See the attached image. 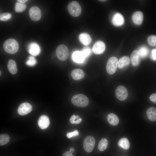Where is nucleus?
I'll return each mask as SVG.
<instances>
[{
    "label": "nucleus",
    "instance_id": "1",
    "mask_svg": "<svg viewBox=\"0 0 156 156\" xmlns=\"http://www.w3.org/2000/svg\"><path fill=\"white\" fill-rule=\"evenodd\" d=\"M3 47L5 51L10 54L16 53L19 49L18 42L13 38L5 40L4 43Z\"/></svg>",
    "mask_w": 156,
    "mask_h": 156
},
{
    "label": "nucleus",
    "instance_id": "2",
    "mask_svg": "<svg viewBox=\"0 0 156 156\" xmlns=\"http://www.w3.org/2000/svg\"><path fill=\"white\" fill-rule=\"evenodd\" d=\"M71 101L74 105L81 107H86L89 103L88 98L82 94H78L73 96L71 98Z\"/></svg>",
    "mask_w": 156,
    "mask_h": 156
},
{
    "label": "nucleus",
    "instance_id": "3",
    "mask_svg": "<svg viewBox=\"0 0 156 156\" xmlns=\"http://www.w3.org/2000/svg\"><path fill=\"white\" fill-rule=\"evenodd\" d=\"M67 8L70 14L75 17L79 16L81 12V7L76 1L70 2L68 5Z\"/></svg>",
    "mask_w": 156,
    "mask_h": 156
},
{
    "label": "nucleus",
    "instance_id": "4",
    "mask_svg": "<svg viewBox=\"0 0 156 156\" xmlns=\"http://www.w3.org/2000/svg\"><path fill=\"white\" fill-rule=\"evenodd\" d=\"M56 52L57 58L60 60L65 61L68 57V49L64 45L60 44L56 48Z\"/></svg>",
    "mask_w": 156,
    "mask_h": 156
},
{
    "label": "nucleus",
    "instance_id": "5",
    "mask_svg": "<svg viewBox=\"0 0 156 156\" xmlns=\"http://www.w3.org/2000/svg\"><path fill=\"white\" fill-rule=\"evenodd\" d=\"M118 60L117 57H112L107 61L106 70L107 73L110 75L114 73L118 66Z\"/></svg>",
    "mask_w": 156,
    "mask_h": 156
},
{
    "label": "nucleus",
    "instance_id": "6",
    "mask_svg": "<svg viewBox=\"0 0 156 156\" xmlns=\"http://www.w3.org/2000/svg\"><path fill=\"white\" fill-rule=\"evenodd\" d=\"M95 143L94 138L92 136H87L84 140L83 147L85 151L90 153L93 150Z\"/></svg>",
    "mask_w": 156,
    "mask_h": 156
},
{
    "label": "nucleus",
    "instance_id": "7",
    "mask_svg": "<svg viewBox=\"0 0 156 156\" xmlns=\"http://www.w3.org/2000/svg\"><path fill=\"white\" fill-rule=\"evenodd\" d=\"M115 94L117 98L120 101L125 100L128 95L127 89L122 86H120L117 87L115 90Z\"/></svg>",
    "mask_w": 156,
    "mask_h": 156
},
{
    "label": "nucleus",
    "instance_id": "8",
    "mask_svg": "<svg viewBox=\"0 0 156 156\" xmlns=\"http://www.w3.org/2000/svg\"><path fill=\"white\" fill-rule=\"evenodd\" d=\"M29 14L31 19L34 21L39 20L41 18V13L40 8L37 6H32L30 8Z\"/></svg>",
    "mask_w": 156,
    "mask_h": 156
},
{
    "label": "nucleus",
    "instance_id": "9",
    "mask_svg": "<svg viewBox=\"0 0 156 156\" xmlns=\"http://www.w3.org/2000/svg\"><path fill=\"white\" fill-rule=\"evenodd\" d=\"M32 109V107L30 104L27 103H24L19 106L17 111L20 115L23 116L29 113Z\"/></svg>",
    "mask_w": 156,
    "mask_h": 156
},
{
    "label": "nucleus",
    "instance_id": "10",
    "mask_svg": "<svg viewBox=\"0 0 156 156\" xmlns=\"http://www.w3.org/2000/svg\"><path fill=\"white\" fill-rule=\"evenodd\" d=\"M105 46L104 43L101 41H98L95 43L93 45L92 50L96 54H101L105 51Z\"/></svg>",
    "mask_w": 156,
    "mask_h": 156
},
{
    "label": "nucleus",
    "instance_id": "11",
    "mask_svg": "<svg viewBox=\"0 0 156 156\" xmlns=\"http://www.w3.org/2000/svg\"><path fill=\"white\" fill-rule=\"evenodd\" d=\"M50 124V121L48 116L46 115H42L38 120V125L42 129H44L47 128Z\"/></svg>",
    "mask_w": 156,
    "mask_h": 156
},
{
    "label": "nucleus",
    "instance_id": "12",
    "mask_svg": "<svg viewBox=\"0 0 156 156\" xmlns=\"http://www.w3.org/2000/svg\"><path fill=\"white\" fill-rule=\"evenodd\" d=\"M28 50L29 53L33 56H37L40 53V49L39 46L36 43H31L29 46Z\"/></svg>",
    "mask_w": 156,
    "mask_h": 156
},
{
    "label": "nucleus",
    "instance_id": "13",
    "mask_svg": "<svg viewBox=\"0 0 156 156\" xmlns=\"http://www.w3.org/2000/svg\"><path fill=\"white\" fill-rule=\"evenodd\" d=\"M124 20L122 15L119 13H116L112 18V23L116 26H120L123 24Z\"/></svg>",
    "mask_w": 156,
    "mask_h": 156
},
{
    "label": "nucleus",
    "instance_id": "14",
    "mask_svg": "<svg viewBox=\"0 0 156 156\" xmlns=\"http://www.w3.org/2000/svg\"><path fill=\"white\" fill-rule=\"evenodd\" d=\"M72 58L74 62L77 63H81L84 61L86 57L81 51H77L73 53Z\"/></svg>",
    "mask_w": 156,
    "mask_h": 156
},
{
    "label": "nucleus",
    "instance_id": "15",
    "mask_svg": "<svg viewBox=\"0 0 156 156\" xmlns=\"http://www.w3.org/2000/svg\"><path fill=\"white\" fill-rule=\"evenodd\" d=\"M143 14L140 11H136L133 13L132 19L133 23L135 24L140 25L143 21Z\"/></svg>",
    "mask_w": 156,
    "mask_h": 156
},
{
    "label": "nucleus",
    "instance_id": "16",
    "mask_svg": "<svg viewBox=\"0 0 156 156\" xmlns=\"http://www.w3.org/2000/svg\"><path fill=\"white\" fill-rule=\"evenodd\" d=\"M71 75L74 79L78 80L84 77L85 73L83 70L81 69H75L72 71Z\"/></svg>",
    "mask_w": 156,
    "mask_h": 156
},
{
    "label": "nucleus",
    "instance_id": "17",
    "mask_svg": "<svg viewBox=\"0 0 156 156\" xmlns=\"http://www.w3.org/2000/svg\"><path fill=\"white\" fill-rule=\"evenodd\" d=\"M140 57L138 51L135 50L132 52L131 55V60L133 66H137L139 64Z\"/></svg>",
    "mask_w": 156,
    "mask_h": 156
},
{
    "label": "nucleus",
    "instance_id": "18",
    "mask_svg": "<svg viewBox=\"0 0 156 156\" xmlns=\"http://www.w3.org/2000/svg\"><path fill=\"white\" fill-rule=\"evenodd\" d=\"M79 38L81 42L84 45H88L91 42V39L90 36L86 33L80 34L79 36Z\"/></svg>",
    "mask_w": 156,
    "mask_h": 156
},
{
    "label": "nucleus",
    "instance_id": "19",
    "mask_svg": "<svg viewBox=\"0 0 156 156\" xmlns=\"http://www.w3.org/2000/svg\"><path fill=\"white\" fill-rule=\"evenodd\" d=\"M107 121L109 123L113 126H116L119 122V118L117 116L113 113L108 114L107 117Z\"/></svg>",
    "mask_w": 156,
    "mask_h": 156
},
{
    "label": "nucleus",
    "instance_id": "20",
    "mask_svg": "<svg viewBox=\"0 0 156 156\" xmlns=\"http://www.w3.org/2000/svg\"><path fill=\"white\" fill-rule=\"evenodd\" d=\"M146 114L148 119L154 121L156 120V108L153 107H149L146 111Z\"/></svg>",
    "mask_w": 156,
    "mask_h": 156
},
{
    "label": "nucleus",
    "instance_id": "21",
    "mask_svg": "<svg viewBox=\"0 0 156 156\" xmlns=\"http://www.w3.org/2000/svg\"><path fill=\"white\" fill-rule=\"evenodd\" d=\"M8 68L10 73L12 74H16L17 71V66L15 62L12 59L9 60Z\"/></svg>",
    "mask_w": 156,
    "mask_h": 156
},
{
    "label": "nucleus",
    "instance_id": "22",
    "mask_svg": "<svg viewBox=\"0 0 156 156\" xmlns=\"http://www.w3.org/2000/svg\"><path fill=\"white\" fill-rule=\"evenodd\" d=\"M130 62L129 57L124 56L121 57L118 61V67L119 68H122L125 66L128 65Z\"/></svg>",
    "mask_w": 156,
    "mask_h": 156
},
{
    "label": "nucleus",
    "instance_id": "23",
    "mask_svg": "<svg viewBox=\"0 0 156 156\" xmlns=\"http://www.w3.org/2000/svg\"><path fill=\"white\" fill-rule=\"evenodd\" d=\"M119 146L125 150L129 149L130 147V143L126 138H123L120 139L118 142Z\"/></svg>",
    "mask_w": 156,
    "mask_h": 156
},
{
    "label": "nucleus",
    "instance_id": "24",
    "mask_svg": "<svg viewBox=\"0 0 156 156\" xmlns=\"http://www.w3.org/2000/svg\"><path fill=\"white\" fill-rule=\"evenodd\" d=\"M108 145V142L107 140L105 138L102 139L99 142L98 149L101 151H104L107 148Z\"/></svg>",
    "mask_w": 156,
    "mask_h": 156
},
{
    "label": "nucleus",
    "instance_id": "25",
    "mask_svg": "<svg viewBox=\"0 0 156 156\" xmlns=\"http://www.w3.org/2000/svg\"><path fill=\"white\" fill-rule=\"evenodd\" d=\"M138 51L140 57L144 58L146 57L148 53V49L146 47L143 46L140 47Z\"/></svg>",
    "mask_w": 156,
    "mask_h": 156
},
{
    "label": "nucleus",
    "instance_id": "26",
    "mask_svg": "<svg viewBox=\"0 0 156 156\" xmlns=\"http://www.w3.org/2000/svg\"><path fill=\"white\" fill-rule=\"evenodd\" d=\"M26 8V4L17 2L15 6V10L17 12H20L23 11Z\"/></svg>",
    "mask_w": 156,
    "mask_h": 156
},
{
    "label": "nucleus",
    "instance_id": "27",
    "mask_svg": "<svg viewBox=\"0 0 156 156\" xmlns=\"http://www.w3.org/2000/svg\"><path fill=\"white\" fill-rule=\"evenodd\" d=\"M10 138L7 134H1L0 135V145H4L7 144L9 142Z\"/></svg>",
    "mask_w": 156,
    "mask_h": 156
},
{
    "label": "nucleus",
    "instance_id": "28",
    "mask_svg": "<svg viewBox=\"0 0 156 156\" xmlns=\"http://www.w3.org/2000/svg\"><path fill=\"white\" fill-rule=\"evenodd\" d=\"M147 42L148 44L151 46H156V36L155 35L150 36L147 38Z\"/></svg>",
    "mask_w": 156,
    "mask_h": 156
},
{
    "label": "nucleus",
    "instance_id": "29",
    "mask_svg": "<svg viewBox=\"0 0 156 156\" xmlns=\"http://www.w3.org/2000/svg\"><path fill=\"white\" fill-rule=\"evenodd\" d=\"M36 63V60L35 58L31 56H29L28 59L26 62V64L29 66H33L35 65Z\"/></svg>",
    "mask_w": 156,
    "mask_h": 156
},
{
    "label": "nucleus",
    "instance_id": "30",
    "mask_svg": "<svg viewBox=\"0 0 156 156\" xmlns=\"http://www.w3.org/2000/svg\"><path fill=\"white\" fill-rule=\"evenodd\" d=\"M11 17V14L10 13H3L0 14V20L1 21H5L10 19Z\"/></svg>",
    "mask_w": 156,
    "mask_h": 156
},
{
    "label": "nucleus",
    "instance_id": "31",
    "mask_svg": "<svg viewBox=\"0 0 156 156\" xmlns=\"http://www.w3.org/2000/svg\"><path fill=\"white\" fill-rule=\"evenodd\" d=\"M81 51L86 58L90 54L91 50L90 48L85 47Z\"/></svg>",
    "mask_w": 156,
    "mask_h": 156
},
{
    "label": "nucleus",
    "instance_id": "32",
    "mask_svg": "<svg viewBox=\"0 0 156 156\" xmlns=\"http://www.w3.org/2000/svg\"><path fill=\"white\" fill-rule=\"evenodd\" d=\"M78 135V131L77 130H76L72 132L68 133L66 135V136L68 138H70L73 137L77 136Z\"/></svg>",
    "mask_w": 156,
    "mask_h": 156
},
{
    "label": "nucleus",
    "instance_id": "33",
    "mask_svg": "<svg viewBox=\"0 0 156 156\" xmlns=\"http://www.w3.org/2000/svg\"><path fill=\"white\" fill-rule=\"evenodd\" d=\"M150 101L156 104V93L151 94L150 96Z\"/></svg>",
    "mask_w": 156,
    "mask_h": 156
},
{
    "label": "nucleus",
    "instance_id": "34",
    "mask_svg": "<svg viewBox=\"0 0 156 156\" xmlns=\"http://www.w3.org/2000/svg\"><path fill=\"white\" fill-rule=\"evenodd\" d=\"M151 57L154 60H156V49H153L152 51Z\"/></svg>",
    "mask_w": 156,
    "mask_h": 156
},
{
    "label": "nucleus",
    "instance_id": "35",
    "mask_svg": "<svg viewBox=\"0 0 156 156\" xmlns=\"http://www.w3.org/2000/svg\"><path fill=\"white\" fill-rule=\"evenodd\" d=\"M62 156H74L70 151H66L63 154Z\"/></svg>",
    "mask_w": 156,
    "mask_h": 156
},
{
    "label": "nucleus",
    "instance_id": "36",
    "mask_svg": "<svg viewBox=\"0 0 156 156\" xmlns=\"http://www.w3.org/2000/svg\"><path fill=\"white\" fill-rule=\"evenodd\" d=\"M76 119V116L74 115H73L70 119V123L72 124L73 122L75 121V120Z\"/></svg>",
    "mask_w": 156,
    "mask_h": 156
},
{
    "label": "nucleus",
    "instance_id": "37",
    "mask_svg": "<svg viewBox=\"0 0 156 156\" xmlns=\"http://www.w3.org/2000/svg\"><path fill=\"white\" fill-rule=\"evenodd\" d=\"M82 121L81 118H79L78 120L75 121V124H77L80 123Z\"/></svg>",
    "mask_w": 156,
    "mask_h": 156
},
{
    "label": "nucleus",
    "instance_id": "38",
    "mask_svg": "<svg viewBox=\"0 0 156 156\" xmlns=\"http://www.w3.org/2000/svg\"><path fill=\"white\" fill-rule=\"evenodd\" d=\"M28 0H18L17 1L22 3H24L27 2Z\"/></svg>",
    "mask_w": 156,
    "mask_h": 156
},
{
    "label": "nucleus",
    "instance_id": "39",
    "mask_svg": "<svg viewBox=\"0 0 156 156\" xmlns=\"http://www.w3.org/2000/svg\"><path fill=\"white\" fill-rule=\"evenodd\" d=\"M75 149L73 147H71L70 148L69 151L71 153H73L74 152Z\"/></svg>",
    "mask_w": 156,
    "mask_h": 156
},
{
    "label": "nucleus",
    "instance_id": "40",
    "mask_svg": "<svg viewBox=\"0 0 156 156\" xmlns=\"http://www.w3.org/2000/svg\"><path fill=\"white\" fill-rule=\"evenodd\" d=\"M79 118V116L76 115V119Z\"/></svg>",
    "mask_w": 156,
    "mask_h": 156
},
{
    "label": "nucleus",
    "instance_id": "41",
    "mask_svg": "<svg viewBox=\"0 0 156 156\" xmlns=\"http://www.w3.org/2000/svg\"><path fill=\"white\" fill-rule=\"evenodd\" d=\"M106 1V0H99V1H102V2L105 1Z\"/></svg>",
    "mask_w": 156,
    "mask_h": 156
}]
</instances>
